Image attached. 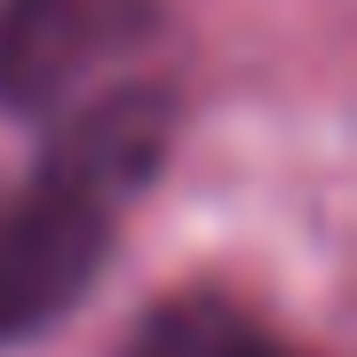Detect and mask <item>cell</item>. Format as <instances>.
I'll use <instances>...</instances> for the list:
<instances>
[{"instance_id":"cell-3","label":"cell","mask_w":357,"mask_h":357,"mask_svg":"<svg viewBox=\"0 0 357 357\" xmlns=\"http://www.w3.org/2000/svg\"><path fill=\"white\" fill-rule=\"evenodd\" d=\"M167 143H175V96L159 79H112L103 96L72 103L64 119H48V151H40V175H56L64 191L96 199V206H128L143 183L159 175Z\"/></svg>"},{"instance_id":"cell-2","label":"cell","mask_w":357,"mask_h":357,"mask_svg":"<svg viewBox=\"0 0 357 357\" xmlns=\"http://www.w3.org/2000/svg\"><path fill=\"white\" fill-rule=\"evenodd\" d=\"M112 222H119L112 206L64 191L40 167L24 183H0V349L79 310V294L112 255Z\"/></svg>"},{"instance_id":"cell-4","label":"cell","mask_w":357,"mask_h":357,"mask_svg":"<svg viewBox=\"0 0 357 357\" xmlns=\"http://www.w3.org/2000/svg\"><path fill=\"white\" fill-rule=\"evenodd\" d=\"M119 357H286V349L246 302L191 286V294H167V302L143 310Z\"/></svg>"},{"instance_id":"cell-1","label":"cell","mask_w":357,"mask_h":357,"mask_svg":"<svg viewBox=\"0 0 357 357\" xmlns=\"http://www.w3.org/2000/svg\"><path fill=\"white\" fill-rule=\"evenodd\" d=\"M159 32V0H0V112L48 128L112 79L143 72Z\"/></svg>"}]
</instances>
